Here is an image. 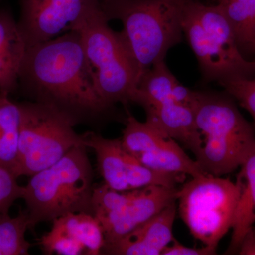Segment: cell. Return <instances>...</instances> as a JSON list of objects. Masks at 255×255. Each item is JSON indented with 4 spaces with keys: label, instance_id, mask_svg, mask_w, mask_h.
Instances as JSON below:
<instances>
[{
    "label": "cell",
    "instance_id": "e0dca14e",
    "mask_svg": "<svg viewBox=\"0 0 255 255\" xmlns=\"http://www.w3.org/2000/svg\"><path fill=\"white\" fill-rule=\"evenodd\" d=\"M236 182L239 188V199L227 254L238 253L247 231L255 223V152L240 167Z\"/></svg>",
    "mask_w": 255,
    "mask_h": 255
},
{
    "label": "cell",
    "instance_id": "2e32d148",
    "mask_svg": "<svg viewBox=\"0 0 255 255\" xmlns=\"http://www.w3.org/2000/svg\"><path fill=\"white\" fill-rule=\"evenodd\" d=\"M83 144L95 152L99 172L107 187L114 190H130L127 181L128 152L121 139H109L93 132L82 134Z\"/></svg>",
    "mask_w": 255,
    "mask_h": 255
},
{
    "label": "cell",
    "instance_id": "7a4b0ae2",
    "mask_svg": "<svg viewBox=\"0 0 255 255\" xmlns=\"http://www.w3.org/2000/svg\"><path fill=\"white\" fill-rule=\"evenodd\" d=\"M192 0H109L102 1L108 21L119 20V32L140 78L182 41V20Z\"/></svg>",
    "mask_w": 255,
    "mask_h": 255
},
{
    "label": "cell",
    "instance_id": "7402d4cb",
    "mask_svg": "<svg viewBox=\"0 0 255 255\" xmlns=\"http://www.w3.org/2000/svg\"><path fill=\"white\" fill-rule=\"evenodd\" d=\"M29 229V219L26 211L17 216L0 214V255H27L32 245L25 235Z\"/></svg>",
    "mask_w": 255,
    "mask_h": 255
},
{
    "label": "cell",
    "instance_id": "4fadbf2b",
    "mask_svg": "<svg viewBox=\"0 0 255 255\" xmlns=\"http://www.w3.org/2000/svg\"><path fill=\"white\" fill-rule=\"evenodd\" d=\"M137 104L145 110L146 120L155 124L171 138L181 142L195 157L198 155L202 139L192 109L174 101L140 100Z\"/></svg>",
    "mask_w": 255,
    "mask_h": 255
},
{
    "label": "cell",
    "instance_id": "44dd1931",
    "mask_svg": "<svg viewBox=\"0 0 255 255\" xmlns=\"http://www.w3.org/2000/svg\"><path fill=\"white\" fill-rule=\"evenodd\" d=\"M169 138L155 124L147 120L140 122L128 114L121 140L124 149L135 157L154 150Z\"/></svg>",
    "mask_w": 255,
    "mask_h": 255
},
{
    "label": "cell",
    "instance_id": "d4e9b609",
    "mask_svg": "<svg viewBox=\"0 0 255 255\" xmlns=\"http://www.w3.org/2000/svg\"><path fill=\"white\" fill-rule=\"evenodd\" d=\"M216 254V248L204 246L201 248H189L173 239L172 244L164 248L162 255H212Z\"/></svg>",
    "mask_w": 255,
    "mask_h": 255
},
{
    "label": "cell",
    "instance_id": "3957f363",
    "mask_svg": "<svg viewBox=\"0 0 255 255\" xmlns=\"http://www.w3.org/2000/svg\"><path fill=\"white\" fill-rule=\"evenodd\" d=\"M86 148L75 146L56 163L31 176L22 197L29 229L69 214L94 215V172Z\"/></svg>",
    "mask_w": 255,
    "mask_h": 255
},
{
    "label": "cell",
    "instance_id": "ffe728a7",
    "mask_svg": "<svg viewBox=\"0 0 255 255\" xmlns=\"http://www.w3.org/2000/svg\"><path fill=\"white\" fill-rule=\"evenodd\" d=\"M243 55H255V0H217Z\"/></svg>",
    "mask_w": 255,
    "mask_h": 255
},
{
    "label": "cell",
    "instance_id": "52a82bcc",
    "mask_svg": "<svg viewBox=\"0 0 255 255\" xmlns=\"http://www.w3.org/2000/svg\"><path fill=\"white\" fill-rule=\"evenodd\" d=\"M21 127L16 175L31 176L50 167L79 145L82 135L76 124L48 106L24 101L18 102Z\"/></svg>",
    "mask_w": 255,
    "mask_h": 255
},
{
    "label": "cell",
    "instance_id": "d6986e66",
    "mask_svg": "<svg viewBox=\"0 0 255 255\" xmlns=\"http://www.w3.org/2000/svg\"><path fill=\"white\" fill-rule=\"evenodd\" d=\"M21 118L18 104L10 100L9 94L0 92V166L15 175Z\"/></svg>",
    "mask_w": 255,
    "mask_h": 255
},
{
    "label": "cell",
    "instance_id": "5bb4252c",
    "mask_svg": "<svg viewBox=\"0 0 255 255\" xmlns=\"http://www.w3.org/2000/svg\"><path fill=\"white\" fill-rule=\"evenodd\" d=\"M26 47L9 6L0 1V92H18V72Z\"/></svg>",
    "mask_w": 255,
    "mask_h": 255
},
{
    "label": "cell",
    "instance_id": "9c48e42d",
    "mask_svg": "<svg viewBox=\"0 0 255 255\" xmlns=\"http://www.w3.org/2000/svg\"><path fill=\"white\" fill-rule=\"evenodd\" d=\"M18 31L26 49L73 31L102 7L101 0H19Z\"/></svg>",
    "mask_w": 255,
    "mask_h": 255
},
{
    "label": "cell",
    "instance_id": "30bf717a",
    "mask_svg": "<svg viewBox=\"0 0 255 255\" xmlns=\"http://www.w3.org/2000/svg\"><path fill=\"white\" fill-rule=\"evenodd\" d=\"M51 229L39 239L46 255L102 254L105 238L103 228L94 215L74 213L52 221Z\"/></svg>",
    "mask_w": 255,
    "mask_h": 255
},
{
    "label": "cell",
    "instance_id": "cb8c5ba5",
    "mask_svg": "<svg viewBox=\"0 0 255 255\" xmlns=\"http://www.w3.org/2000/svg\"><path fill=\"white\" fill-rule=\"evenodd\" d=\"M17 179L9 169L0 166V214H9L15 201L22 199L24 187L18 184Z\"/></svg>",
    "mask_w": 255,
    "mask_h": 255
},
{
    "label": "cell",
    "instance_id": "277c9868",
    "mask_svg": "<svg viewBox=\"0 0 255 255\" xmlns=\"http://www.w3.org/2000/svg\"><path fill=\"white\" fill-rule=\"evenodd\" d=\"M194 111L202 139L196 161L206 174L232 173L255 152L254 128L231 99L200 92Z\"/></svg>",
    "mask_w": 255,
    "mask_h": 255
},
{
    "label": "cell",
    "instance_id": "9a60e30c",
    "mask_svg": "<svg viewBox=\"0 0 255 255\" xmlns=\"http://www.w3.org/2000/svg\"><path fill=\"white\" fill-rule=\"evenodd\" d=\"M200 92L184 86L171 73L164 60L154 64L140 78L133 103L140 100L152 102L174 101L194 110Z\"/></svg>",
    "mask_w": 255,
    "mask_h": 255
},
{
    "label": "cell",
    "instance_id": "4316f807",
    "mask_svg": "<svg viewBox=\"0 0 255 255\" xmlns=\"http://www.w3.org/2000/svg\"><path fill=\"white\" fill-rule=\"evenodd\" d=\"M102 1H109V0H101Z\"/></svg>",
    "mask_w": 255,
    "mask_h": 255
},
{
    "label": "cell",
    "instance_id": "ac0fdd59",
    "mask_svg": "<svg viewBox=\"0 0 255 255\" xmlns=\"http://www.w3.org/2000/svg\"><path fill=\"white\" fill-rule=\"evenodd\" d=\"M135 158L146 167L162 172L184 174L191 177L206 174L199 163L191 159L172 138Z\"/></svg>",
    "mask_w": 255,
    "mask_h": 255
},
{
    "label": "cell",
    "instance_id": "ba28073f",
    "mask_svg": "<svg viewBox=\"0 0 255 255\" xmlns=\"http://www.w3.org/2000/svg\"><path fill=\"white\" fill-rule=\"evenodd\" d=\"M181 218L196 239L217 248L232 228L239 188L229 179L206 174L192 177L177 191Z\"/></svg>",
    "mask_w": 255,
    "mask_h": 255
},
{
    "label": "cell",
    "instance_id": "8992f818",
    "mask_svg": "<svg viewBox=\"0 0 255 255\" xmlns=\"http://www.w3.org/2000/svg\"><path fill=\"white\" fill-rule=\"evenodd\" d=\"M103 10L92 13L73 31L81 36L97 91L110 107L133 102L140 74L119 32L113 31Z\"/></svg>",
    "mask_w": 255,
    "mask_h": 255
},
{
    "label": "cell",
    "instance_id": "8fae6325",
    "mask_svg": "<svg viewBox=\"0 0 255 255\" xmlns=\"http://www.w3.org/2000/svg\"><path fill=\"white\" fill-rule=\"evenodd\" d=\"M177 188L149 186L134 189L123 209L102 226L105 245L120 239L177 201Z\"/></svg>",
    "mask_w": 255,
    "mask_h": 255
},
{
    "label": "cell",
    "instance_id": "484cf974",
    "mask_svg": "<svg viewBox=\"0 0 255 255\" xmlns=\"http://www.w3.org/2000/svg\"><path fill=\"white\" fill-rule=\"evenodd\" d=\"M241 255H255V227L251 226L242 240L238 251Z\"/></svg>",
    "mask_w": 255,
    "mask_h": 255
},
{
    "label": "cell",
    "instance_id": "5b68a950",
    "mask_svg": "<svg viewBox=\"0 0 255 255\" xmlns=\"http://www.w3.org/2000/svg\"><path fill=\"white\" fill-rule=\"evenodd\" d=\"M182 29L206 80L221 83L232 79L254 78L255 61L247 59L242 53L219 5L192 0L184 11Z\"/></svg>",
    "mask_w": 255,
    "mask_h": 255
},
{
    "label": "cell",
    "instance_id": "7c38bea8",
    "mask_svg": "<svg viewBox=\"0 0 255 255\" xmlns=\"http://www.w3.org/2000/svg\"><path fill=\"white\" fill-rule=\"evenodd\" d=\"M176 201L114 243L105 245L102 254L158 255L173 241Z\"/></svg>",
    "mask_w": 255,
    "mask_h": 255
},
{
    "label": "cell",
    "instance_id": "603a6c76",
    "mask_svg": "<svg viewBox=\"0 0 255 255\" xmlns=\"http://www.w3.org/2000/svg\"><path fill=\"white\" fill-rule=\"evenodd\" d=\"M220 84L228 95L249 112L255 125V78L232 79Z\"/></svg>",
    "mask_w": 255,
    "mask_h": 255
},
{
    "label": "cell",
    "instance_id": "6da1fadb",
    "mask_svg": "<svg viewBox=\"0 0 255 255\" xmlns=\"http://www.w3.org/2000/svg\"><path fill=\"white\" fill-rule=\"evenodd\" d=\"M18 83L28 101L54 109L76 125L97 123L114 109L97 91L77 31L27 48Z\"/></svg>",
    "mask_w": 255,
    "mask_h": 255
}]
</instances>
